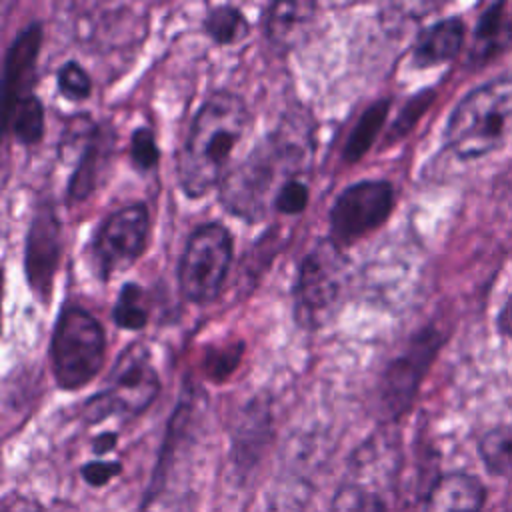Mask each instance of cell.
I'll list each match as a JSON object with an SVG mask.
<instances>
[{"label":"cell","instance_id":"obj_22","mask_svg":"<svg viewBox=\"0 0 512 512\" xmlns=\"http://www.w3.org/2000/svg\"><path fill=\"white\" fill-rule=\"evenodd\" d=\"M332 512H392L380 492L360 482L340 486L334 496Z\"/></svg>","mask_w":512,"mask_h":512},{"label":"cell","instance_id":"obj_1","mask_svg":"<svg viewBox=\"0 0 512 512\" xmlns=\"http://www.w3.org/2000/svg\"><path fill=\"white\" fill-rule=\"evenodd\" d=\"M310 154L308 126L286 120L226 174L220 186L224 208L246 222L262 220L272 210L278 190L290 178L308 174Z\"/></svg>","mask_w":512,"mask_h":512},{"label":"cell","instance_id":"obj_9","mask_svg":"<svg viewBox=\"0 0 512 512\" xmlns=\"http://www.w3.org/2000/svg\"><path fill=\"white\" fill-rule=\"evenodd\" d=\"M394 188L386 180H362L340 192L330 210V234L342 248L348 246L390 216Z\"/></svg>","mask_w":512,"mask_h":512},{"label":"cell","instance_id":"obj_12","mask_svg":"<svg viewBox=\"0 0 512 512\" xmlns=\"http://www.w3.org/2000/svg\"><path fill=\"white\" fill-rule=\"evenodd\" d=\"M42 44L40 24H28L10 44L4 64V114L22 98L30 96L36 76V60Z\"/></svg>","mask_w":512,"mask_h":512},{"label":"cell","instance_id":"obj_16","mask_svg":"<svg viewBox=\"0 0 512 512\" xmlns=\"http://www.w3.org/2000/svg\"><path fill=\"white\" fill-rule=\"evenodd\" d=\"M270 436V416L268 410L252 402L234 432V450L232 460L238 472H248L260 458Z\"/></svg>","mask_w":512,"mask_h":512},{"label":"cell","instance_id":"obj_7","mask_svg":"<svg viewBox=\"0 0 512 512\" xmlns=\"http://www.w3.org/2000/svg\"><path fill=\"white\" fill-rule=\"evenodd\" d=\"M346 260L340 246L328 238L302 258L294 286L296 316L302 326H318L340 296Z\"/></svg>","mask_w":512,"mask_h":512},{"label":"cell","instance_id":"obj_3","mask_svg":"<svg viewBox=\"0 0 512 512\" xmlns=\"http://www.w3.org/2000/svg\"><path fill=\"white\" fill-rule=\"evenodd\" d=\"M512 142V76L494 78L468 92L446 124V144L474 160Z\"/></svg>","mask_w":512,"mask_h":512},{"label":"cell","instance_id":"obj_25","mask_svg":"<svg viewBox=\"0 0 512 512\" xmlns=\"http://www.w3.org/2000/svg\"><path fill=\"white\" fill-rule=\"evenodd\" d=\"M310 200V184H308V174H298L290 178L276 194L272 210L278 214L286 216H296L302 214L308 206Z\"/></svg>","mask_w":512,"mask_h":512},{"label":"cell","instance_id":"obj_17","mask_svg":"<svg viewBox=\"0 0 512 512\" xmlns=\"http://www.w3.org/2000/svg\"><path fill=\"white\" fill-rule=\"evenodd\" d=\"M512 42V14L508 6L498 2L490 4L478 18L470 58L478 64L494 58Z\"/></svg>","mask_w":512,"mask_h":512},{"label":"cell","instance_id":"obj_10","mask_svg":"<svg viewBox=\"0 0 512 512\" xmlns=\"http://www.w3.org/2000/svg\"><path fill=\"white\" fill-rule=\"evenodd\" d=\"M436 348L438 334L426 330L412 338L410 346L390 362L380 384V406L388 418H398L410 406Z\"/></svg>","mask_w":512,"mask_h":512},{"label":"cell","instance_id":"obj_14","mask_svg":"<svg viewBox=\"0 0 512 512\" xmlns=\"http://www.w3.org/2000/svg\"><path fill=\"white\" fill-rule=\"evenodd\" d=\"M464 32V22L460 18H444L428 26L414 42V64L428 68L452 60L462 48Z\"/></svg>","mask_w":512,"mask_h":512},{"label":"cell","instance_id":"obj_13","mask_svg":"<svg viewBox=\"0 0 512 512\" xmlns=\"http://www.w3.org/2000/svg\"><path fill=\"white\" fill-rule=\"evenodd\" d=\"M484 486L466 472L440 476L428 490L422 512H482Z\"/></svg>","mask_w":512,"mask_h":512},{"label":"cell","instance_id":"obj_28","mask_svg":"<svg viewBox=\"0 0 512 512\" xmlns=\"http://www.w3.org/2000/svg\"><path fill=\"white\" fill-rule=\"evenodd\" d=\"M82 478L90 486H104L108 484L114 476L122 472V464L118 460H90L82 466Z\"/></svg>","mask_w":512,"mask_h":512},{"label":"cell","instance_id":"obj_33","mask_svg":"<svg viewBox=\"0 0 512 512\" xmlns=\"http://www.w3.org/2000/svg\"><path fill=\"white\" fill-rule=\"evenodd\" d=\"M498 328L502 334H506L508 338H512V296L506 300V304L500 310L498 316Z\"/></svg>","mask_w":512,"mask_h":512},{"label":"cell","instance_id":"obj_31","mask_svg":"<svg viewBox=\"0 0 512 512\" xmlns=\"http://www.w3.org/2000/svg\"><path fill=\"white\" fill-rule=\"evenodd\" d=\"M0 512H42L38 502L24 496V494H16V492H10L2 498L0 502Z\"/></svg>","mask_w":512,"mask_h":512},{"label":"cell","instance_id":"obj_5","mask_svg":"<svg viewBox=\"0 0 512 512\" xmlns=\"http://www.w3.org/2000/svg\"><path fill=\"white\" fill-rule=\"evenodd\" d=\"M158 392L160 378L150 350L136 342L120 352L106 380V388L86 402L84 414L92 422L110 414L138 416L156 400Z\"/></svg>","mask_w":512,"mask_h":512},{"label":"cell","instance_id":"obj_19","mask_svg":"<svg viewBox=\"0 0 512 512\" xmlns=\"http://www.w3.org/2000/svg\"><path fill=\"white\" fill-rule=\"evenodd\" d=\"M4 128L12 132V136L20 144H36L44 134V108L42 102L30 94L16 102L4 114Z\"/></svg>","mask_w":512,"mask_h":512},{"label":"cell","instance_id":"obj_2","mask_svg":"<svg viewBox=\"0 0 512 512\" xmlns=\"http://www.w3.org/2000/svg\"><path fill=\"white\" fill-rule=\"evenodd\" d=\"M248 128V108L238 94L220 90L198 108L176 160L178 184L198 198L226 178L232 152Z\"/></svg>","mask_w":512,"mask_h":512},{"label":"cell","instance_id":"obj_26","mask_svg":"<svg viewBox=\"0 0 512 512\" xmlns=\"http://www.w3.org/2000/svg\"><path fill=\"white\" fill-rule=\"evenodd\" d=\"M130 158L138 170H152L160 160L154 132L148 126H140L130 136Z\"/></svg>","mask_w":512,"mask_h":512},{"label":"cell","instance_id":"obj_21","mask_svg":"<svg viewBox=\"0 0 512 512\" xmlns=\"http://www.w3.org/2000/svg\"><path fill=\"white\" fill-rule=\"evenodd\" d=\"M204 28L216 44H236L248 36V20L234 6H216L206 14Z\"/></svg>","mask_w":512,"mask_h":512},{"label":"cell","instance_id":"obj_23","mask_svg":"<svg viewBox=\"0 0 512 512\" xmlns=\"http://www.w3.org/2000/svg\"><path fill=\"white\" fill-rule=\"evenodd\" d=\"M114 322L126 330H142L148 322V308L144 302V292L138 284L126 282L120 288L112 310Z\"/></svg>","mask_w":512,"mask_h":512},{"label":"cell","instance_id":"obj_18","mask_svg":"<svg viewBox=\"0 0 512 512\" xmlns=\"http://www.w3.org/2000/svg\"><path fill=\"white\" fill-rule=\"evenodd\" d=\"M310 2H276L268 12V36L278 46L298 42L314 16Z\"/></svg>","mask_w":512,"mask_h":512},{"label":"cell","instance_id":"obj_11","mask_svg":"<svg viewBox=\"0 0 512 512\" xmlns=\"http://www.w3.org/2000/svg\"><path fill=\"white\" fill-rule=\"evenodd\" d=\"M60 250V222L50 206H40L28 228L24 248V270L30 290L42 302L50 300Z\"/></svg>","mask_w":512,"mask_h":512},{"label":"cell","instance_id":"obj_20","mask_svg":"<svg viewBox=\"0 0 512 512\" xmlns=\"http://www.w3.org/2000/svg\"><path fill=\"white\" fill-rule=\"evenodd\" d=\"M388 108H390V100H376L374 104H370L362 116L358 118L354 130L350 132L348 136V142L344 146V160L346 162H358L366 150L372 146V142L376 140L384 120H386V114H388Z\"/></svg>","mask_w":512,"mask_h":512},{"label":"cell","instance_id":"obj_24","mask_svg":"<svg viewBox=\"0 0 512 512\" xmlns=\"http://www.w3.org/2000/svg\"><path fill=\"white\" fill-rule=\"evenodd\" d=\"M480 456L494 474L512 470V426H498L480 440Z\"/></svg>","mask_w":512,"mask_h":512},{"label":"cell","instance_id":"obj_29","mask_svg":"<svg viewBox=\"0 0 512 512\" xmlns=\"http://www.w3.org/2000/svg\"><path fill=\"white\" fill-rule=\"evenodd\" d=\"M240 350H242V346H234V348H224L220 352H212L210 358L216 360V362H210L208 372L212 376H216V378H226L234 370V366L238 364V358L242 356Z\"/></svg>","mask_w":512,"mask_h":512},{"label":"cell","instance_id":"obj_27","mask_svg":"<svg viewBox=\"0 0 512 512\" xmlns=\"http://www.w3.org/2000/svg\"><path fill=\"white\" fill-rule=\"evenodd\" d=\"M58 88L70 100H84L92 92V80L78 62L70 60L58 70Z\"/></svg>","mask_w":512,"mask_h":512},{"label":"cell","instance_id":"obj_4","mask_svg":"<svg viewBox=\"0 0 512 512\" xmlns=\"http://www.w3.org/2000/svg\"><path fill=\"white\" fill-rule=\"evenodd\" d=\"M106 336L102 324L84 308L60 310L50 340V362L56 384L64 390L86 386L102 368Z\"/></svg>","mask_w":512,"mask_h":512},{"label":"cell","instance_id":"obj_6","mask_svg":"<svg viewBox=\"0 0 512 512\" xmlns=\"http://www.w3.org/2000/svg\"><path fill=\"white\" fill-rule=\"evenodd\" d=\"M232 248L228 228L218 222L200 224L190 234L178 264V284L186 300L208 304L220 294L232 262Z\"/></svg>","mask_w":512,"mask_h":512},{"label":"cell","instance_id":"obj_30","mask_svg":"<svg viewBox=\"0 0 512 512\" xmlns=\"http://www.w3.org/2000/svg\"><path fill=\"white\" fill-rule=\"evenodd\" d=\"M428 100H430V96H424V94H420V96H416V98H412L408 104H406V108H404V112L400 114V118L394 122V130H392V136H402L406 130H410V126L414 124V120L420 116V112L426 108V104H428Z\"/></svg>","mask_w":512,"mask_h":512},{"label":"cell","instance_id":"obj_15","mask_svg":"<svg viewBox=\"0 0 512 512\" xmlns=\"http://www.w3.org/2000/svg\"><path fill=\"white\" fill-rule=\"evenodd\" d=\"M112 144H114L112 132L100 130V128H96L92 132V138L86 144V148L80 156V162L68 182V198L72 202L84 200L86 196H90L94 192V188L98 186V182L108 166Z\"/></svg>","mask_w":512,"mask_h":512},{"label":"cell","instance_id":"obj_8","mask_svg":"<svg viewBox=\"0 0 512 512\" xmlns=\"http://www.w3.org/2000/svg\"><path fill=\"white\" fill-rule=\"evenodd\" d=\"M150 214L146 204L134 202L112 212L92 240L94 268L102 280L132 266L146 248Z\"/></svg>","mask_w":512,"mask_h":512},{"label":"cell","instance_id":"obj_32","mask_svg":"<svg viewBox=\"0 0 512 512\" xmlns=\"http://www.w3.org/2000/svg\"><path fill=\"white\" fill-rule=\"evenodd\" d=\"M116 440H118L116 432H104V434L96 436V440H94V448H92V450L96 452V456H102V454L110 452V450L116 446Z\"/></svg>","mask_w":512,"mask_h":512}]
</instances>
